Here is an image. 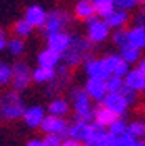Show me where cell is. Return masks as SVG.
Returning a JSON list of instances; mask_svg holds the SVG:
<instances>
[{"instance_id": "obj_1", "label": "cell", "mask_w": 145, "mask_h": 146, "mask_svg": "<svg viewBox=\"0 0 145 146\" xmlns=\"http://www.w3.org/2000/svg\"><path fill=\"white\" fill-rule=\"evenodd\" d=\"M91 52H93V43L88 38L73 35L70 46L62 54V62L72 68V67H77L80 64L86 62L91 57Z\"/></svg>"}, {"instance_id": "obj_2", "label": "cell", "mask_w": 145, "mask_h": 146, "mask_svg": "<svg viewBox=\"0 0 145 146\" xmlns=\"http://www.w3.org/2000/svg\"><path fill=\"white\" fill-rule=\"evenodd\" d=\"M26 106L19 92L10 91L0 95V117L5 121H16L24 116Z\"/></svg>"}, {"instance_id": "obj_3", "label": "cell", "mask_w": 145, "mask_h": 146, "mask_svg": "<svg viewBox=\"0 0 145 146\" xmlns=\"http://www.w3.org/2000/svg\"><path fill=\"white\" fill-rule=\"evenodd\" d=\"M70 22V15L65 10H51L46 16V22L42 27L43 36L53 35L58 32H64V29L69 26Z\"/></svg>"}, {"instance_id": "obj_4", "label": "cell", "mask_w": 145, "mask_h": 146, "mask_svg": "<svg viewBox=\"0 0 145 146\" xmlns=\"http://www.w3.org/2000/svg\"><path fill=\"white\" fill-rule=\"evenodd\" d=\"M70 80H72L70 67L65 65V64H61V65L56 68L54 80L51 81V83H48L46 95H50V97H53V99H54V97H58V95L70 84Z\"/></svg>"}, {"instance_id": "obj_5", "label": "cell", "mask_w": 145, "mask_h": 146, "mask_svg": "<svg viewBox=\"0 0 145 146\" xmlns=\"http://www.w3.org/2000/svg\"><path fill=\"white\" fill-rule=\"evenodd\" d=\"M86 26H88V40L93 44L104 43L112 33H110V27L105 24V21L97 18V15L93 18L86 19Z\"/></svg>"}, {"instance_id": "obj_6", "label": "cell", "mask_w": 145, "mask_h": 146, "mask_svg": "<svg viewBox=\"0 0 145 146\" xmlns=\"http://www.w3.org/2000/svg\"><path fill=\"white\" fill-rule=\"evenodd\" d=\"M42 132L45 135H61V137H69V122L64 117L46 114L40 125Z\"/></svg>"}, {"instance_id": "obj_7", "label": "cell", "mask_w": 145, "mask_h": 146, "mask_svg": "<svg viewBox=\"0 0 145 146\" xmlns=\"http://www.w3.org/2000/svg\"><path fill=\"white\" fill-rule=\"evenodd\" d=\"M32 81V70L26 62H16L13 65V91L21 92L24 89H27V86Z\"/></svg>"}, {"instance_id": "obj_8", "label": "cell", "mask_w": 145, "mask_h": 146, "mask_svg": "<svg viewBox=\"0 0 145 146\" xmlns=\"http://www.w3.org/2000/svg\"><path fill=\"white\" fill-rule=\"evenodd\" d=\"M85 73L88 75V78H94V80H102V81H105L112 75V72H110L109 65L105 64L104 59H94V57H89L85 62Z\"/></svg>"}, {"instance_id": "obj_9", "label": "cell", "mask_w": 145, "mask_h": 146, "mask_svg": "<svg viewBox=\"0 0 145 146\" xmlns=\"http://www.w3.org/2000/svg\"><path fill=\"white\" fill-rule=\"evenodd\" d=\"M69 95H70V100H72V106L75 110V114H85L93 110L91 97L85 91V88H72Z\"/></svg>"}, {"instance_id": "obj_10", "label": "cell", "mask_w": 145, "mask_h": 146, "mask_svg": "<svg viewBox=\"0 0 145 146\" xmlns=\"http://www.w3.org/2000/svg\"><path fill=\"white\" fill-rule=\"evenodd\" d=\"M102 105L120 117L123 116V114H126L128 108H129V103H128L126 99L121 95V92H107V95H105L104 100H102Z\"/></svg>"}, {"instance_id": "obj_11", "label": "cell", "mask_w": 145, "mask_h": 146, "mask_svg": "<svg viewBox=\"0 0 145 146\" xmlns=\"http://www.w3.org/2000/svg\"><path fill=\"white\" fill-rule=\"evenodd\" d=\"M72 36L73 35H70L67 32H58V33H53V35H48L46 36V48L59 52V54H64L65 49L72 43Z\"/></svg>"}, {"instance_id": "obj_12", "label": "cell", "mask_w": 145, "mask_h": 146, "mask_svg": "<svg viewBox=\"0 0 145 146\" xmlns=\"http://www.w3.org/2000/svg\"><path fill=\"white\" fill-rule=\"evenodd\" d=\"M45 116H46V113H45L43 106L34 105V106L26 108L22 119H24V122H26L27 127H30V129H40V125H42V122H43Z\"/></svg>"}, {"instance_id": "obj_13", "label": "cell", "mask_w": 145, "mask_h": 146, "mask_svg": "<svg viewBox=\"0 0 145 146\" xmlns=\"http://www.w3.org/2000/svg\"><path fill=\"white\" fill-rule=\"evenodd\" d=\"M105 64L109 65L110 72H112V75H116V76H121L124 78L129 73V64L126 62V60H123L121 59L120 54H107L104 57Z\"/></svg>"}, {"instance_id": "obj_14", "label": "cell", "mask_w": 145, "mask_h": 146, "mask_svg": "<svg viewBox=\"0 0 145 146\" xmlns=\"http://www.w3.org/2000/svg\"><path fill=\"white\" fill-rule=\"evenodd\" d=\"M46 16L48 13L45 11L43 7L40 5H30L27 10H26V15H24V19L29 22L30 26L35 29V27H43L45 22H46Z\"/></svg>"}, {"instance_id": "obj_15", "label": "cell", "mask_w": 145, "mask_h": 146, "mask_svg": "<svg viewBox=\"0 0 145 146\" xmlns=\"http://www.w3.org/2000/svg\"><path fill=\"white\" fill-rule=\"evenodd\" d=\"M85 91L88 92L91 100H96V102H101V103H102V100H104V97L107 95L105 81L94 80V78H88L86 84H85Z\"/></svg>"}, {"instance_id": "obj_16", "label": "cell", "mask_w": 145, "mask_h": 146, "mask_svg": "<svg viewBox=\"0 0 145 146\" xmlns=\"http://www.w3.org/2000/svg\"><path fill=\"white\" fill-rule=\"evenodd\" d=\"M37 62L40 67H46V68H58L62 62V54L53 51L50 48L40 51L38 57H37Z\"/></svg>"}, {"instance_id": "obj_17", "label": "cell", "mask_w": 145, "mask_h": 146, "mask_svg": "<svg viewBox=\"0 0 145 146\" xmlns=\"http://www.w3.org/2000/svg\"><path fill=\"white\" fill-rule=\"evenodd\" d=\"M91 135H93V124L75 121V124L69 125V137L73 140H78V141L85 143Z\"/></svg>"}, {"instance_id": "obj_18", "label": "cell", "mask_w": 145, "mask_h": 146, "mask_svg": "<svg viewBox=\"0 0 145 146\" xmlns=\"http://www.w3.org/2000/svg\"><path fill=\"white\" fill-rule=\"evenodd\" d=\"M124 86L134 89V91H137V92L144 91L145 89V75L139 68L129 70V73L124 76Z\"/></svg>"}, {"instance_id": "obj_19", "label": "cell", "mask_w": 145, "mask_h": 146, "mask_svg": "<svg viewBox=\"0 0 145 146\" xmlns=\"http://www.w3.org/2000/svg\"><path fill=\"white\" fill-rule=\"evenodd\" d=\"M73 13L78 19L86 21V19L96 16V5L93 3V0H78L73 8Z\"/></svg>"}, {"instance_id": "obj_20", "label": "cell", "mask_w": 145, "mask_h": 146, "mask_svg": "<svg viewBox=\"0 0 145 146\" xmlns=\"http://www.w3.org/2000/svg\"><path fill=\"white\" fill-rule=\"evenodd\" d=\"M128 43L132 44L137 49H145V27L144 26H136L128 30Z\"/></svg>"}, {"instance_id": "obj_21", "label": "cell", "mask_w": 145, "mask_h": 146, "mask_svg": "<svg viewBox=\"0 0 145 146\" xmlns=\"http://www.w3.org/2000/svg\"><path fill=\"white\" fill-rule=\"evenodd\" d=\"M104 21L110 29H123V27L126 26V22L129 21V15H128V11L115 10L112 15L107 16Z\"/></svg>"}, {"instance_id": "obj_22", "label": "cell", "mask_w": 145, "mask_h": 146, "mask_svg": "<svg viewBox=\"0 0 145 146\" xmlns=\"http://www.w3.org/2000/svg\"><path fill=\"white\" fill-rule=\"evenodd\" d=\"M69 110H70L69 102L65 99H62V97H54L50 102V105H48V113L53 114V116H59V117H64L69 113Z\"/></svg>"}, {"instance_id": "obj_23", "label": "cell", "mask_w": 145, "mask_h": 146, "mask_svg": "<svg viewBox=\"0 0 145 146\" xmlns=\"http://www.w3.org/2000/svg\"><path fill=\"white\" fill-rule=\"evenodd\" d=\"M56 76V68H46V67H37L32 70V80L38 84L51 83Z\"/></svg>"}, {"instance_id": "obj_24", "label": "cell", "mask_w": 145, "mask_h": 146, "mask_svg": "<svg viewBox=\"0 0 145 146\" xmlns=\"http://www.w3.org/2000/svg\"><path fill=\"white\" fill-rule=\"evenodd\" d=\"M116 117H120V116H116L115 113H112V111H110V110H107L104 105L99 106V108H96V117H94V121L97 122V124H101L102 127H109V125L112 124Z\"/></svg>"}, {"instance_id": "obj_25", "label": "cell", "mask_w": 145, "mask_h": 146, "mask_svg": "<svg viewBox=\"0 0 145 146\" xmlns=\"http://www.w3.org/2000/svg\"><path fill=\"white\" fill-rule=\"evenodd\" d=\"M120 56L123 60H126L128 64H137L139 60H140V49H137V48H134L132 44H124V46L120 48Z\"/></svg>"}, {"instance_id": "obj_26", "label": "cell", "mask_w": 145, "mask_h": 146, "mask_svg": "<svg viewBox=\"0 0 145 146\" xmlns=\"http://www.w3.org/2000/svg\"><path fill=\"white\" fill-rule=\"evenodd\" d=\"M32 30H34V27L30 26L26 19H19V21L15 22V26H13V33H15V36H18V38L29 36L30 33H32Z\"/></svg>"}, {"instance_id": "obj_27", "label": "cell", "mask_w": 145, "mask_h": 146, "mask_svg": "<svg viewBox=\"0 0 145 146\" xmlns=\"http://www.w3.org/2000/svg\"><path fill=\"white\" fill-rule=\"evenodd\" d=\"M107 132H110L113 137H121L123 133L128 132V122L123 119V117H116L112 124L107 127Z\"/></svg>"}, {"instance_id": "obj_28", "label": "cell", "mask_w": 145, "mask_h": 146, "mask_svg": "<svg viewBox=\"0 0 145 146\" xmlns=\"http://www.w3.org/2000/svg\"><path fill=\"white\" fill-rule=\"evenodd\" d=\"M7 49L10 51L11 56L19 57V56L24 52V41H22V38H18V36L10 38V40H8V43H7Z\"/></svg>"}, {"instance_id": "obj_29", "label": "cell", "mask_w": 145, "mask_h": 146, "mask_svg": "<svg viewBox=\"0 0 145 146\" xmlns=\"http://www.w3.org/2000/svg\"><path fill=\"white\" fill-rule=\"evenodd\" d=\"M124 86V78L116 76V75H110L107 80H105V88L107 92H120Z\"/></svg>"}, {"instance_id": "obj_30", "label": "cell", "mask_w": 145, "mask_h": 146, "mask_svg": "<svg viewBox=\"0 0 145 146\" xmlns=\"http://www.w3.org/2000/svg\"><path fill=\"white\" fill-rule=\"evenodd\" d=\"M13 80V67L7 62H0V86H7Z\"/></svg>"}, {"instance_id": "obj_31", "label": "cell", "mask_w": 145, "mask_h": 146, "mask_svg": "<svg viewBox=\"0 0 145 146\" xmlns=\"http://www.w3.org/2000/svg\"><path fill=\"white\" fill-rule=\"evenodd\" d=\"M128 133H131L136 138H140L145 137V122L144 121H134V122H129L128 124Z\"/></svg>"}, {"instance_id": "obj_32", "label": "cell", "mask_w": 145, "mask_h": 146, "mask_svg": "<svg viewBox=\"0 0 145 146\" xmlns=\"http://www.w3.org/2000/svg\"><path fill=\"white\" fill-rule=\"evenodd\" d=\"M110 36H112L113 44H116L118 48L128 44V30H124V29H115V32H113Z\"/></svg>"}, {"instance_id": "obj_33", "label": "cell", "mask_w": 145, "mask_h": 146, "mask_svg": "<svg viewBox=\"0 0 145 146\" xmlns=\"http://www.w3.org/2000/svg\"><path fill=\"white\" fill-rule=\"evenodd\" d=\"M113 3H115V8H116V10L129 11V10H132V8L137 7V5L140 3V0H115Z\"/></svg>"}, {"instance_id": "obj_34", "label": "cell", "mask_w": 145, "mask_h": 146, "mask_svg": "<svg viewBox=\"0 0 145 146\" xmlns=\"http://www.w3.org/2000/svg\"><path fill=\"white\" fill-rule=\"evenodd\" d=\"M115 3H105V5H99V7H96V15L101 16L102 19H105L107 16H110L115 11Z\"/></svg>"}, {"instance_id": "obj_35", "label": "cell", "mask_w": 145, "mask_h": 146, "mask_svg": "<svg viewBox=\"0 0 145 146\" xmlns=\"http://www.w3.org/2000/svg\"><path fill=\"white\" fill-rule=\"evenodd\" d=\"M121 95H123L124 99H126V102L129 103V105H132V103H136V100H137V91H134V89L128 88V86H123V89H121Z\"/></svg>"}, {"instance_id": "obj_36", "label": "cell", "mask_w": 145, "mask_h": 146, "mask_svg": "<svg viewBox=\"0 0 145 146\" xmlns=\"http://www.w3.org/2000/svg\"><path fill=\"white\" fill-rule=\"evenodd\" d=\"M137 141L136 137H132L131 133H123L121 137H116V146H134V143Z\"/></svg>"}, {"instance_id": "obj_37", "label": "cell", "mask_w": 145, "mask_h": 146, "mask_svg": "<svg viewBox=\"0 0 145 146\" xmlns=\"http://www.w3.org/2000/svg\"><path fill=\"white\" fill-rule=\"evenodd\" d=\"M43 146H62V137L61 135H45L42 140Z\"/></svg>"}, {"instance_id": "obj_38", "label": "cell", "mask_w": 145, "mask_h": 146, "mask_svg": "<svg viewBox=\"0 0 145 146\" xmlns=\"http://www.w3.org/2000/svg\"><path fill=\"white\" fill-rule=\"evenodd\" d=\"M62 146H83V143L78 140H73L70 137H67L65 140H62Z\"/></svg>"}, {"instance_id": "obj_39", "label": "cell", "mask_w": 145, "mask_h": 146, "mask_svg": "<svg viewBox=\"0 0 145 146\" xmlns=\"http://www.w3.org/2000/svg\"><path fill=\"white\" fill-rule=\"evenodd\" d=\"M7 36H5V33H3V30L0 29V51H3L5 48H7Z\"/></svg>"}, {"instance_id": "obj_40", "label": "cell", "mask_w": 145, "mask_h": 146, "mask_svg": "<svg viewBox=\"0 0 145 146\" xmlns=\"http://www.w3.org/2000/svg\"><path fill=\"white\" fill-rule=\"evenodd\" d=\"M26 146H43V141L42 140H37V138H34V140H30L29 143Z\"/></svg>"}, {"instance_id": "obj_41", "label": "cell", "mask_w": 145, "mask_h": 146, "mask_svg": "<svg viewBox=\"0 0 145 146\" xmlns=\"http://www.w3.org/2000/svg\"><path fill=\"white\" fill-rule=\"evenodd\" d=\"M115 0H93V3L96 5V7H99V5H105V3H113Z\"/></svg>"}, {"instance_id": "obj_42", "label": "cell", "mask_w": 145, "mask_h": 146, "mask_svg": "<svg viewBox=\"0 0 145 146\" xmlns=\"http://www.w3.org/2000/svg\"><path fill=\"white\" fill-rule=\"evenodd\" d=\"M137 68L140 70V72L144 73V75H145V57H144V59H140V60L137 62Z\"/></svg>"}, {"instance_id": "obj_43", "label": "cell", "mask_w": 145, "mask_h": 146, "mask_svg": "<svg viewBox=\"0 0 145 146\" xmlns=\"http://www.w3.org/2000/svg\"><path fill=\"white\" fill-rule=\"evenodd\" d=\"M134 146H145V141H139L137 140V141L134 143Z\"/></svg>"}, {"instance_id": "obj_44", "label": "cell", "mask_w": 145, "mask_h": 146, "mask_svg": "<svg viewBox=\"0 0 145 146\" xmlns=\"http://www.w3.org/2000/svg\"><path fill=\"white\" fill-rule=\"evenodd\" d=\"M139 15L145 16V3H142V10H140V13H139Z\"/></svg>"}, {"instance_id": "obj_45", "label": "cell", "mask_w": 145, "mask_h": 146, "mask_svg": "<svg viewBox=\"0 0 145 146\" xmlns=\"http://www.w3.org/2000/svg\"><path fill=\"white\" fill-rule=\"evenodd\" d=\"M140 3H145V0H140Z\"/></svg>"}, {"instance_id": "obj_46", "label": "cell", "mask_w": 145, "mask_h": 146, "mask_svg": "<svg viewBox=\"0 0 145 146\" xmlns=\"http://www.w3.org/2000/svg\"><path fill=\"white\" fill-rule=\"evenodd\" d=\"M142 92H144V94H145V89H144V91H142Z\"/></svg>"}]
</instances>
